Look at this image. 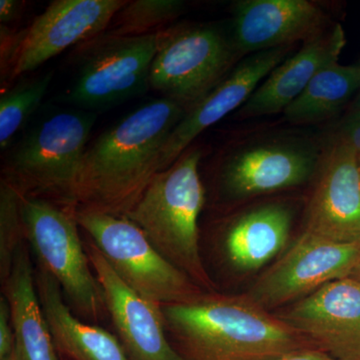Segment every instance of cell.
Masks as SVG:
<instances>
[{"label":"cell","mask_w":360,"mask_h":360,"mask_svg":"<svg viewBox=\"0 0 360 360\" xmlns=\"http://www.w3.org/2000/svg\"><path fill=\"white\" fill-rule=\"evenodd\" d=\"M71 210L116 274L142 297L163 307L189 302L205 292L163 257L131 220Z\"/></svg>","instance_id":"obj_6"},{"label":"cell","mask_w":360,"mask_h":360,"mask_svg":"<svg viewBox=\"0 0 360 360\" xmlns=\"http://www.w3.org/2000/svg\"><path fill=\"white\" fill-rule=\"evenodd\" d=\"M277 316L335 360H360V283L333 281Z\"/></svg>","instance_id":"obj_11"},{"label":"cell","mask_w":360,"mask_h":360,"mask_svg":"<svg viewBox=\"0 0 360 360\" xmlns=\"http://www.w3.org/2000/svg\"><path fill=\"white\" fill-rule=\"evenodd\" d=\"M305 231L336 243L360 245L359 155L335 141L309 203Z\"/></svg>","instance_id":"obj_15"},{"label":"cell","mask_w":360,"mask_h":360,"mask_svg":"<svg viewBox=\"0 0 360 360\" xmlns=\"http://www.w3.org/2000/svg\"><path fill=\"white\" fill-rule=\"evenodd\" d=\"M15 349V336L11 323V309L6 296L0 298V360L6 359Z\"/></svg>","instance_id":"obj_25"},{"label":"cell","mask_w":360,"mask_h":360,"mask_svg":"<svg viewBox=\"0 0 360 360\" xmlns=\"http://www.w3.org/2000/svg\"><path fill=\"white\" fill-rule=\"evenodd\" d=\"M94 111H63L45 118L7 156L4 179L23 196L70 207L90 131Z\"/></svg>","instance_id":"obj_4"},{"label":"cell","mask_w":360,"mask_h":360,"mask_svg":"<svg viewBox=\"0 0 360 360\" xmlns=\"http://www.w3.org/2000/svg\"><path fill=\"white\" fill-rule=\"evenodd\" d=\"M26 243L37 255L39 267L49 272L77 310L92 321L108 314L103 288L92 274L72 210L40 198H21Z\"/></svg>","instance_id":"obj_5"},{"label":"cell","mask_w":360,"mask_h":360,"mask_svg":"<svg viewBox=\"0 0 360 360\" xmlns=\"http://www.w3.org/2000/svg\"><path fill=\"white\" fill-rule=\"evenodd\" d=\"M352 278H354V281H356L357 283H360V264L356 269H354V271L352 272V276H350Z\"/></svg>","instance_id":"obj_30"},{"label":"cell","mask_w":360,"mask_h":360,"mask_svg":"<svg viewBox=\"0 0 360 360\" xmlns=\"http://www.w3.org/2000/svg\"><path fill=\"white\" fill-rule=\"evenodd\" d=\"M336 141L349 146L357 155H360V112H352L347 117Z\"/></svg>","instance_id":"obj_26"},{"label":"cell","mask_w":360,"mask_h":360,"mask_svg":"<svg viewBox=\"0 0 360 360\" xmlns=\"http://www.w3.org/2000/svg\"><path fill=\"white\" fill-rule=\"evenodd\" d=\"M360 91V66L335 63L315 75L304 91L283 110L292 123L321 122L335 115Z\"/></svg>","instance_id":"obj_21"},{"label":"cell","mask_w":360,"mask_h":360,"mask_svg":"<svg viewBox=\"0 0 360 360\" xmlns=\"http://www.w3.org/2000/svg\"><path fill=\"white\" fill-rule=\"evenodd\" d=\"M53 78V72L27 79L1 92L0 96V149L7 150L13 137L39 108Z\"/></svg>","instance_id":"obj_22"},{"label":"cell","mask_w":360,"mask_h":360,"mask_svg":"<svg viewBox=\"0 0 360 360\" xmlns=\"http://www.w3.org/2000/svg\"><path fill=\"white\" fill-rule=\"evenodd\" d=\"M290 49L283 46L250 54L210 94L186 110L162 149L158 172L169 167L201 132L243 106L258 84L283 63Z\"/></svg>","instance_id":"obj_14"},{"label":"cell","mask_w":360,"mask_h":360,"mask_svg":"<svg viewBox=\"0 0 360 360\" xmlns=\"http://www.w3.org/2000/svg\"><path fill=\"white\" fill-rule=\"evenodd\" d=\"M9 303L20 360H58L51 329L37 293L26 240L16 251L13 269L4 283Z\"/></svg>","instance_id":"obj_19"},{"label":"cell","mask_w":360,"mask_h":360,"mask_svg":"<svg viewBox=\"0 0 360 360\" xmlns=\"http://www.w3.org/2000/svg\"><path fill=\"white\" fill-rule=\"evenodd\" d=\"M184 9L179 0H134L116 14L108 33L136 37L165 30V25L179 18Z\"/></svg>","instance_id":"obj_23"},{"label":"cell","mask_w":360,"mask_h":360,"mask_svg":"<svg viewBox=\"0 0 360 360\" xmlns=\"http://www.w3.org/2000/svg\"><path fill=\"white\" fill-rule=\"evenodd\" d=\"M22 194L2 179L0 186V274L2 283L13 269L16 251L25 240L21 214Z\"/></svg>","instance_id":"obj_24"},{"label":"cell","mask_w":360,"mask_h":360,"mask_svg":"<svg viewBox=\"0 0 360 360\" xmlns=\"http://www.w3.org/2000/svg\"><path fill=\"white\" fill-rule=\"evenodd\" d=\"M25 1L18 0H1L0 1V22L1 25L13 22L22 13Z\"/></svg>","instance_id":"obj_27"},{"label":"cell","mask_w":360,"mask_h":360,"mask_svg":"<svg viewBox=\"0 0 360 360\" xmlns=\"http://www.w3.org/2000/svg\"><path fill=\"white\" fill-rule=\"evenodd\" d=\"M359 169H360V155H359Z\"/></svg>","instance_id":"obj_32"},{"label":"cell","mask_w":360,"mask_h":360,"mask_svg":"<svg viewBox=\"0 0 360 360\" xmlns=\"http://www.w3.org/2000/svg\"><path fill=\"white\" fill-rule=\"evenodd\" d=\"M161 309L167 333L184 360H265L316 348L246 295L203 292Z\"/></svg>","instance_id":"obj_2"},{"label":"cell","mask_w":360,"mask_h":360,"mask_svg":"<svg viewBox=\"0 0 360 360\" xmlns=\"http://www.w3.org/2000/svg\"><path fill=\"white\" fill-rule=\"evenodd\" d=\"M231 30L215 25L165 30L149 73V89L188 110L231 73L238 58Z\"/></svg>","instance_id":"obj_7"},{"label":"cell","mask_w":360,"mask_h":360,"mask_svg":"<svg viewBox=\"0 0 360 360\" xmlns=\"http://www.w3.org/2000/svg\"><path fill=\"white\" fill-rule=\"evenodd\" d=\"M200 149L187 148L151 180L127 219L136 224L155 250L194 283L212 292L200 251L198 219L205 203Z\"/></svg>","instance_id":"obj_3"},{"label":"cell","mask_w":360,"mask_h":360,"mask_svg":"<svg viewBox=\"0 0 360 360\" xmlns=\"http://www.w3.org/2000/svg\"><path fill=\"white\" fill-rule=\"evenodd\" d=\"M360 264V245L336 243L303 232L246 295L269 310L288 307L333 281L350 277Z\"/></svg>","instance_id":"obj_10"},{"label":"cell","mask_w":360,"mask_h":360,"mask_svg":"<svg viewBox=\"0 0 360 360\" xmlns=\"http://www.w3.org/2000/svg\"><path fill=\"white\" fill-rule=\"evenodd\" d=\"M292 212L288 206L270 203L251 210L227 229L224 248L231 264L252 271L269 264L290 238Z\"/></svg>","instance_id":"obj_20"},{"label":"cell","mask_w":360,"mask_h":360,"mask_svg":"<svg viewBox=\"0 0 360 360\" xmlns=\"http://www.w3.org/2000/svg\"><path fill=\"white\" fill-rule=\"evenodd\" d=\"M186 111L155 99L99 135L85 150L68 208L127 217L158 174L162 149Z\"/></svg>","instance_id":"obj_1"},{"label":"cell","mask_w":360,"mask_h":360,"mask_svg":"<svg viewBox=\"0 0 360 360\" xmlns=\"http://www.w3.org/2000/svg\"><path fill=\"white\" fill-rule=\"evenodd\" d=\"M319 161V153L309 144H257L227 156L220 169V186L227 195L238 200L281 191L309 181Z\"/></svg>","instance_id":"obj_13"},{"label":"cell","mask_w":360,"mask_h":360,"mask_svg":"<svg viewBox=\"0 0 360 360\" xmlns=\"http://www.w3.org/2000/svg\"><path fill=\"white\" fill-rule=\"evenodd\" d=\"M35 283L56 348L73 360H129L118 338L72 314L60 285L49 272L39 267Z\"/></svg>","instance_id":"obj_18"},{"label":"cell","mask_w":360,"mask_h":360,"mask_svg":"<svg viewBox=\"0 0 360 360\" xmlns=\"http://www.w3.org/2000/svg\"><path fill=\"white\" fill-rule=\"evenodd\" d=\"M4 360H20L18 359V354H16V350L14 349L13 354L7 356L6 359Z\"/></svg>","instance_id":"obj_31"},{"label":"cell","mask_w":360,"mask_h":360,"mask_svg":"<svg viewBox=\"0 0 360 360\" xmlns=\"http://www.w3.org/2000/svg\"><path fill=\"white\" fill-rule=\"evenodd\" d=\"M345 45V34L340 25L303 42L302 49L274 68L251 94L241 108L240 115L255 117L283 112L319 71L338 63Z\"/></svg>","instance_id":"obj_17"},{"label":"cell","mask_w":360,"mask_h":360,"mask_svg":"<svg viewBox=\"0 0 360 360\" xmlns=\"http://www.w3.org/2000/svg\"><path fill=\"white\" fill-rule=\"evenodd\" d=\"M265 360H335L329 356L326 352L317 349V348H309V349L298 350L290 354L274 357V359Z\"/></svg>","instance_id":"obj_28"},{"label":"cell","mask_w":360,"mask_h":360,"mask_svg":"<svg viewBox=\"0 0 360 360\" xmlns=\"http://www.w3.org/2000/svg\"><path fill=\"white\" fill-rule=\"evenodd\" d=\"M106 309L129 360H184L167 335L161 305L142 297L116 274L94 243L86 246Z\"/></svg>","instance_id":"obj_12"},{"label":"cell","mask_w":360,"mask_h":360,"mask_svg":"<svg viewBox=\"0 0 360 360\" xmlns=\"http://www.w3.org/2000/svg\"><path fill=\"white\" fill-rule=\"evenodd\" d=\"M123 0H56L32 21L27 30L13 35L1 52L2 73L11 79L37 70L72 45L105 32Z\"/></svg>","instance_id":"obj_9"},{"label":"cell","mask_w":360,"mask_h":360,"mask_svg":"<svg viewBox=\"0 0 360 360\" xmlns=\"http://www.w3.org/2000/svg\"><path fill=\"white\" fill-rule=\"evenodd\" d=\"M352 112H360V91L355 96L354 105H352Z\"/></svg>","instance_id":"obj_29"},{"label":"cell","mask_w":360,"mask_h":360,"mask_svg":"<svg viewBox=\"0 0 360 360\" xmlns=\"http://www.w3.org/2000/svg\"><path fill=\"white\" fill-rule=\"evenodd\" d=\"M165 30L122 37L103 32L86 41V51L66 101L94 111L149 89V73Z\"/></svg>","instance_id":"obj_8"},{"label":"cell","mask_w":360,"mask_h":360,"mask_svg":"<svg viewBox=\"0 0 360 360\" xmlns=\"http://www.w3.org/2000/svg\"><path fill=\"white\" fill-rule=\"evenodd\" d=\"M326 15L307 0H241L231 34L238 56L303 42L326 30Z\"/></svg>","instance_id":"obj_16"}]
</instances>
